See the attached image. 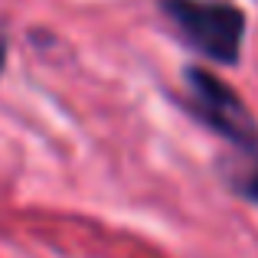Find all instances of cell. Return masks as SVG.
Listing matches in <instances>:
<instances>
[{"label":"cell","mask_w":258,"mask_h":258,"mask_svg":"<svg viewBox=\"0 0 258 258\" xmlns=\"http://www.w3.org/2000/svg\"><path fill=\"white\" fill-rule=\"evenodd\" d=\"M160 13L176 36L219 66H235L245 39V13L226 0H160Z\"/></svg>","instance_id":"obj_1"},{"label":"cell","mask_w":258,"mask_h":258,"mask_svg":"<svg viewBox=\"0 0 258 258\" xmlns=\"http://www.w3.org/2000/svg\"><path fill=\"white\" fill-rule=\"evenodd\" d=\"M183 85H186V108L209 131H216L245 154L258 151V121L232 88L222 85L213 72L200 69V66L183 69Z\"/></svg>","instance_id":"obj_2"},{"label":"cell","mask_w":258,"mask_h":258,"mask_svg":"<svg viewBox=\"0 0 258 258\" xmlns=\"http://www.w3.org/2000/svg\"><path fill=\"white\" fill-rule=\"evenodd\" d=\"M248 164L242 167L239 173H232V189L239 196H245L248 203H258V151L248 154Z\"/></svg>","instance_id":"obj_3"},{"label":"cell","mask_w":258,"mask_h":258,"mask_svg":"<svg viewBox=\"0 0 258 258\" xmlns=\"http://www.w3.org/2000/svg\"><path fill=\"white\" fill-rule=\"evenodd\" d=\"M4 69H7V33L0 30V76H4Z\"/></svg>","instance_id":"obj_4"}]
</instances>
